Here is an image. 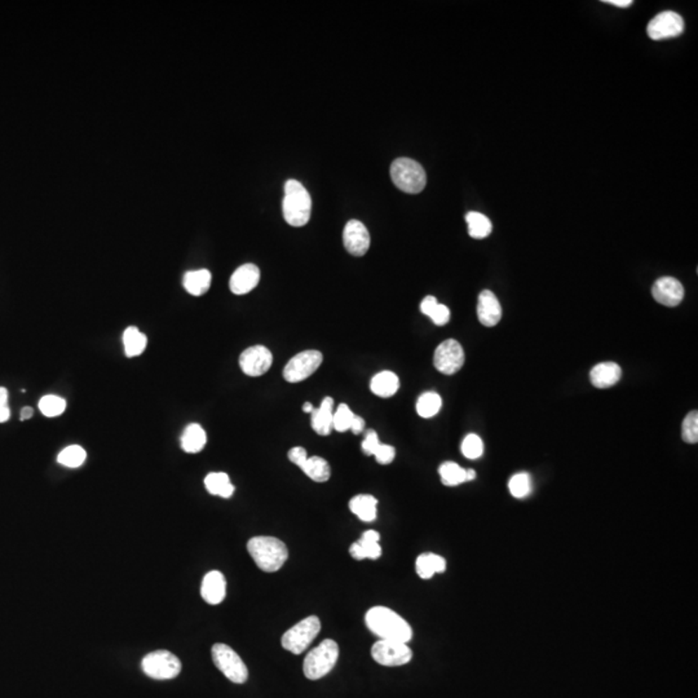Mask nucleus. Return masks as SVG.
<instances>
[{
    "label": "nucleus",
    "instance_id": "obj_45",
    "mask_svg": "<svg viewBox=\"0 0 698 698\" xmlns=\"http://www.w3.org/2000/svg\"><path fill=\"white\" fill-rule=\"evenodd\" d=\"M605 3L608 4H612V6H616V7H619V8H627L633 4V0H605Z\"/></svg>",
    "mask_w": 698,
    "mask_h": 698
},
{
    "label": "nucleus",
    "instance_id": "obj_19",
    "mask_svg": "<svg viewBox=\"0 0 698 698\" xmlns=\"http://www.w3.org/2000/svg\"><path fill=\"white\" fill-rule=\"evenodd\" d=\"M379 539L380 534L378 532L366 530L362 534L361 538L351 546L349 553L356 560H363V558L377 560L382 556V547L379 546Z\"/></svg>",
    "mask_w": 698,
    "mask_h": 698
},
{
    "label": "nucleus",
    "instance_id": "obj_25",
    "mask_svg": "<svg viewBox=\"0 0 698 698\" xmlns=\"http://www.w3.org/2000/svg\"><path fill=\"white\" fill-rule=\"evenodd\" d=\"M206 443L207 436L205 429L197 423L189 424L184 429V434L181 436V448L184 452L189 454L201 452L205 448Z\"/></svg>",
    "mask_w": 698,
    "mask_h": 698
},
{
    "label": "nucleus",
    "instance_id": "obj_28",
    "mask_svg": "<svg viewBox=\"0 0 698 698\" xmlns=\"http://www.w3.org/2000/svg\"><path fill=\"white\" fill-rule=\"evenodd\" d=\"M205 486L208 493L222 498H230L234 493V486L230 483L229 476L224 472L208 474L205 478Z\"/></svg>",
    "mask_w": 698,
    "mask_h": 698
},
{
    "label": "nucleus",
    "instance_id": "obj_33",
    "mask_svg": "<svg viewBox=\"0 0 698 698\" xmlns=\"http://www.w3.org/2000/svg\"><path fill=\"white\" fill-rule=\"evenodd\" d=\"M87 458V452L79 445H70L58 454V460L60 464L69 469L81 467Z\"/></svg>",
    "mask_w": 698,
    "mask_h": 698
},
{
    "label": "nucleus",
    "instance_id": "obj_16",
    "mask_svg": "<svg viewBox=\"0 0 698 698\" xmlns=\"http://www.w3.org/2000/svg\"><path fill=\"white\" fill-rule=\"evenodd\" d=\"M260 281V271L254 264H243L231 274L230 291L236 295H245L253 291Z\"/></svg>",
    "mask_w": 698,
    "mask_h": 698
},
{
    "label": "nucleus",
    "instance_id": "obj_2",
    "mask_svg": "<svg viewBox=\"0 0 698 698\" xmlns=\"http://www.w3.org/2000/svg\"><path fill=\"white\" fill-rule=\"evenodd\" d=\"M247 550L255 564L267 573L279 570L288 558L286 544L274 537H254L247 543Z\"/></svg>",
    "mask_w": 698,
    "mask_h": 698
},
{
    "label": "nucleus",
    "instance_id": "obj_41",
    "mask_svg": "<svg viewBox=\"0 0 698 698\" xmlns=\"http://www.w3.org/2000/svg\"><path fill=\"white\" fill-rule=\"evenodd\" d=\"M379 444H380V441H379L377 432L374 429H370V431L366 432V436H365V438L362 441V450H363V452L366 455H373L374 452L377 450Z\"/></svg>",
    "mask_w": 698,
    "mask_h": 698
},
{
    "label": "nucleus",
    "instance_id": "obj_22",
    "mask_svg": "<svg viewBox=\"0 0 698 698\" xmlns=\"http://www.w3.org/2000/svg\"><path fill=\"white\" fill-rule=\"evenodd\" d=\"M400 388L398 377L392 371H382L371 379L370 389L374 394L382 398L392 397Z\"/></svg>",
    "mask_w": 698,
    "mask_h": 698
},
{
    "label": "nucleus",
    "instance_id": "obj_43",
    "mask_svg": "<svg viewBox=\"0 0 698 698\" xmlns=\"http://www.w3.org/2000/svg\"><path fill=\"white\" fill-rule=\"evenodd\" d=\"M437 304H438V302H437V299H436L435 296H426V297L423 299V302L420 303V312L423 313V314H426V316H429V313L432 312V309H434Z\"/></svg>",
    "mask_w": 698,
    "mask_h": 698
},
{
    "label": "nucleus",
    "instance_id": "obj_32",
    "mask_svg": "<svg viewBox=\"0 0 698 698\" xmlns=\"http://www.w3.org/2000/svg\"><path fill=\"white\" fill-rule=\"evenodd\" d=\"M438 474L443 484L446 486H457L466 483V469H462L459 464L454 462L443 463L438 469Z\"/></svg>",
    "mask_w": 698,
    "mask_h": 698
},
{
    "label": "nucleus",
    "instance_id": "obj_24",
    "mask_svg": "<svg viewBox=\"0 0 698 698\" xmlns=\"http://www.w3.org/2000/svg\"><path fill=\"white\" fill-rule=\"evenodd\" d=\"M415 569L420 578L429 579L437 573H444L446 570V561L444 558L436 553H422L417 558Z\"/></svg>",
    "mask_w": 698,
    "mask_h": 698
},
{
    "label": "nucleus",
    "instance_id": "obj_36",
    "mask_svg": "<svg viewBox=\"0 0 698 698\" xmlns=\"http://www.w3.org/2000/svg\"><path fill=\"white\" fill-rule=\"evenodd\" d=\"M509 493L515 498H525L532 492V480L528 474H516L509 483Z\"/></svg>",
    "mask_w": 698,
    "mask_h": 698
},
{
    "label": "nucleus",
    "instance_id": "obj_26",
    "mask_svg": "<svg viewBox=\"0 0 698 698\" xmlns=\"http://www.w3.org/2000/svg\"><path fill=\"white\" fill-rule=\"evenodd\" d=\"M213 276L207 269L190 271L184 276V288L190 295L201 296L208 291Z\"/></svg>",
    "mask_w": 698,
    "mask_h": 698
},
{
    "label": "nucleus",
    "instance_id": "obj_12",
    "mask_svg": "<svg viewBox=\"0 0 698 698\" xmlns=\"http://www.w3.org/2000/svg\"><path fill=\"white\" fill-rule=\"evenodd\" d=\"M684 32V21L678 13L666 11L649 22L647 33L652 41H664L675 38Z\"/></svg>",
    "mask_w": 698,
    "mask_h": 698
},
{
    "label": "nucleus",
    "instance_id": "obj_10",
    "mask_svg": "<svg viewBox=\"0 0 698 698\" xmlns=\"http://www.w3.org/2000/svg\"><path fill=\"white\" fill-rule=\"evenodd\" d=\"M371 656L379 665L394 667L409 664L412 658V652L405 643L379 640L373 645Z\"/></svg>",
    "mask_w": 698,
    "mask_h": 698
},
{
    "label": "nucleus",
    "instance_id": "obj_27",
    "mask_svg": "<svg viewBox=\"0 0 698 698\" xmlns=\"http://www.w3.org/2000/svg\"><path fill=\"white\" fill-rule=\"evenodd\" d=\"M299 469L304 472L307 476L309 477L316 483H325L331 476V469H330L329 462L321 458V457H309L299 466Z\"/></svg>",
    "mask_w": 698,
    "mask_h": 698
},
{
    "label": "nucleus",
    "instance_id": "obj_50",
    "mask_svg": "<svg viewBox=\"0 0 698 698\" xmlns=\"http://www.w3.org/2000/svg\"><path fill=\"white\" fill-rule=\"evenodd\" d=\"M313 410H314V408H313L312 403H305L304 405H303V411H304V412H309V414H312Z\"/></svg>",
    "mask_w": 698,
    "mask_h": 698
},
{
    "label": "nucleus",
    "instance_id": "obj_34",
    "mask_svg": "<svg viewBox=\"0 0 698 698\" xmlns=\"http://www.w3.org/2000/svg\"><path fill=\"white\" fill-rule=\"evenodd\" d=\"M65 409V400L58 397V396H55V394L44 396L39 401V410L41 411L43 415H46L48 418H55V417L61 415Z\"/></svg>",
    "mask_w": 698,
    "mask_h": 698
},
{
    "label": "nucleus",
    "instance_id": "obj_44",
    "mask_svg": "<svg viewBox=\"0 0 698 698\" xmlns=\"http://www.w3.org/2000/svg\"><path fill=\"white\" fill-rule=\"evenodd\" d=\"M351 429H352L354 435H360L362 431L365 429V420L361 417H358V415H354L352 424H351Z\"/></svg>",
    "mask_w": 698,
    "mask_h": 698
},
{
    "label": "nucleus",
    "instance_id": "obj_48",
    "mask_svg": "<svg viewBox=\"0 0 698 698\" xmlns=\"http://www.w3.org/2000/svg\"><path fill=\"white\" fill-rule=\"evenodd\" d=\"M34 410L32 408H24L21 410V420H27L33 417Z\"/></svg>",
    "mask_w": 698,
    "mask_h": 698
},
{
    "label": "nucleus",
    "instance_id": "obj_18",
    "mask_svg": "<svg viewBox=\"0 0 698 698\" xmlns=\"http://www.w3.org/2000/svg\"><path fill=\"white\" fill-rule=\"evenodd\" d=\"M201 595L206 603L211 605H217L225 599L227 581L222 572L213 570L205 575L201 586Z\"/></svg>",
    "mask_w": 698,
    "mask_h": 698
},
{
    "label": "nucleus",
    "instance_id": "obj_47",
    "mask_svg": "<svg viewBox=\"0 0 698 698\" xmlns=\"http://www.w3.org/2000/svg\"><path fill=\"white\" fill-rule=\"evenodd\" d=\"M8 405V391L4 387H0V406Z\"/></svg>",
    "mask_w": 698,
    "mask_h": 698
},
{
    "label": "nucleus",
    "instance_id": "obj_38",
    "mask_svg": "<svg viewBox=\"0 0 698 698\" xmlns=\"http://www.w3.org/2000/svg\"><path fill=\"white\" fill-rule=\"evenodd\" d=\"M683 440L688 444H697L698 441V412L690 411V414L683 420Z\"/></svg>",
    "mask_w": 698,
    "mask_h": 698
},
{
    "label": "nucleus",
    "instance_id": "obj_37",
    "mask_svg": "<svg viewBox=\"0 0 698 698\" xmlns=\"http://www.w3.org/2000/svg\"><path fill=\"white\" fill-rule=\"evenodd\" d=\"M462 452L469 459H478L484 452L483 440L475 434H469L462 443Z\"/></svg>",
    "mask_w": 698,
    "mask_h": 698
},
{
    "label": "nucleus",
    "instance_id": "obj_46",
    "mask_svg": "<svg viewBox=\"0 0 698 698\" xmlns=\"http://www.w3.org/2000/svg\"><path fill=\"white\" fill-rule=\"evenodd\" d=\"M11 417V409L7 406H0V423H6Z\"/></svg>",
    "mask_w": 698,
    "mask_h": 698
},
{
    "label": "nucleus",
    "instance_id": "obj_17",
    "mask_svg": "<svg viewBox=\"0 0 698 698\" xmlns=\"http://www.w3.org/2000/svg\"><path fill=\"white\" fill-rule=\"evenodd\" d=\"M477 316L478 321L486 328H493L499 323L502 318L501 303L490 290H484L478 295Z\"/></svg>",
    "mask_w": 698,
    "mask_h": 698
},
{
    "label": "nucleus",
    "instance_id": "obj_11",
    "mask_svg": "<svg viewBox=\"0 0 698 698\" xmlns=\"http://www.w3.org/2000/svg\"><path fill=\"white\" fill-rule=\"evenodd\" d=\"M434 365L436 369L445 375H452L458 373L464 365V351L459 342L448 339L438 345L434 356Z\"/></svg>",
    "mask_w": 698,
    "mask_h": 698
},
{
    "label": "nucleus",
    "instance_id": "obj_5",
    "mask_svg": "<svg viewBox=\"0 0 698 698\" xmlns=\"http://www.w3.org/2000/svg\"><path fill=\"white\" fill-rule=\"evenodd\" d=\"M339 658V645L333 639L322 641L317 648L312 649L304 659L305 678L318 680L335 667Z\"/></svg>",
    "mask_w": 698,
    "mask_h": 698
},
{
    "label": "nucleus",
    "instance_id": "obj_13",
    "mask_svg": "<svg viewBox=\"0 0 698 698\" xmlns=\"http://www.w3.org/2000/svg\"><path fill=\"white\" fill-rule=\"evenodd\" d=\"M273 363L271 352L264 345L247 348L239 356V366L248 377H262Z\"/></svg>",
    "mask_w": 698,
    "mask_h": 698
},
{
    "label": "nucleus",
    "instance_id": "obj_40",
    "mask_svg": "<svg viewBox=\"0 0 698 698\" xmlns=\"http://www.w3.org/2000/svg\"><path fill=\"white\" fill-rule=\"evenodd\" d=\"M428 317L434 321V323L437 325V326H444V325H446L450 321V311H449V308L446 305L438 303L432 309V312L429 313Z\"/></svg>",
    "mask_w": 698,
    "mask_h": 698
},
{
    "label": "nucleus",
    "instance_id": "obj_23",
    "mask_svg": "<svg viewBox=\"0 0 698 698\" xmlns=\"http://www.w3.org/2000/svg\"><path fill=\"white\" fill-rule=\"evenodd\" d=\"M377 506H378L377 498L369 494L356 495L349 501L351 511L365 523H371L377 518Z\"/></svg>",
    "mask_w": 698,
    "mask_h": 698
},
{
    "label": "nucleus",
    "instance_id": "obj_20",
    "mask_svg": "<svg viewBox=\"0 0 698 698\" xmlns=\"http://www.w3.org/2000/svg\"><path fill=\"white\" fill-rule=\"evenodd\" d=\"M622 377V369L616 362H603L596 365L590 373L592 386L604 389L613 387Z\"/></svg>",
    "mask_w": 698,
    "mask_h": 698
},
{
    "label": "nucleus",
    "instance_id": "obj_14",
    "mask_svg": "<svg viewBox=\"0 0 698 698\" xmlns=\"http://www.w3.org/2000/svg\"><path fill=\"white\" fill-rule=\"evenodd\" d=\"M345 250L354 256H363L370 248V233L358 220H349L343 231Z\"/></svg>",
    "mask_w": 698,
    "mask_h": 698
},
{
    "label": "nucleus",
    "instance_id": "obj_1",
    "mask_svg": "<svg viewBox=\"0 0 698 698\" xmlns=\"http://www.w3.org/2000/svg\"><path fill=\"white\" fill-rule=\"evenodd\" d=\"M365 622L370 631L380 638V640L400 641L408 644L412 638V630L403 617L392 609L374 607L365 616Z\"/></svg>",
    "mask_w": 698,
    "mask_h": 698
},
{
    "label": "nucleus",
    "instance_id": "obj_9",
    "mask_svg": "<svg viewBox=\"0 0 698 698\" xmlns=\"http://www.w3.org/2000/svg\"><path fill=\"white\" fill-rule=\"evenodd\" d=\"M322 354L308 349L294 356L283 369V378L288 383H299L313 375L322 363Z\"/></svg>",
    "mask_w": 698,
    "mask_h": 698
},
{
    "label": "nucleus",
    "instance_id": "obj_35",
    "mask_svg": "<svg viewBox=\"0 0 698 698\" xmlns=\"http://www.w3.org/2000/svg\"><path fill=\"white\" fill-rule=\"evenodd\" d=\"M354 415L356 414L349 409L348 405L340 403L337 406V410L334 411L333 429H335L337 432H347V431H349Z\"/></svg>",
    "mask_w": 698,
    "mask_h": 698
},
{
    "label": "nucleus",
    "instance_id": "obj_15",
    "mask_svg": "<svg viewBox=\"0 0 698 698\" xmlns=\"http://www.w3.org/2000/svg\"><path fill=\"white\" fill-rule=\"evenodd\" d=\"M652 295L659 304L676 307L684 299V288L679 279L661 277L652 286Z\"/></svg>",
    "mask_w": 698,
    "mask_h": 698
},
{
    "label": "nucleus",
    "instance_id": "obj_49",
    "mask_svg": "<svg viewBox=\"0 0 698 698\" xmlns=\"http://www.w3.org/2000/svg\"><path fill=\"white\" fill-rule=\"evenodd\" d=\"M476 478V472L474 469H466V483Z\"/></svg>",
    "mask_w": 698,
    "mask_h": 698
},
{
    "label": "nucleus",
    "instance_id": "obj_42",
    "mask_svg": "<svg viewBox=\"0 0 698 698\" xmlns=\"http://www.w3.org/2000/svg\"><path fill=\"white\" fill-rule=\"evenodd\" d=\"M308 458V454H307V450L304 448L302 446H295L293 448L290 452H288V459L291 460L295 466H300L305 459Z\"/></svg>",
    "mask_w": 698,
    "mask_h": 698
},
{
    "label": "nucleus",
    "instance_id": "obj_6",
    "mask_svg": "<svg viewBox=\"0 0 698 698\" xmlns=\"http://www.w3.org/2000/svg\"><path fill=\"white\" fill-rule=\"evenodd\" d=\"M320 631V618L316 616L307 617L283 633L281 644L293 655H302L312 644Z\"/></svg>",
    "mask_w": 698,
    "mask_h": 698
},
{
    "label": "nucleus",
    "instance_id": "obj_7",
    "mask_svg": "<svg viewBox=\"0 0 698 698\" xmlns=\"http://www.w3.org/2000/svg\"><path fill=\"white\" fill-rule=\"evenodd\" d=\"M141 667L152 679L170 680L180 673L181 662L168 650H156L142 658Z\"/></svg>",
    "mask_w": 698,
    "mask_h": 698
},
{
    "label": "nucleus",
    "instance_id": "obj_29",
    "mask_svg": "<svg viewBox=\"0 0 698 698\" xmlns=\"http://www.w3.org/2000/svg\"><path fill=\"white\" fill-rule=\"evenodd\" d=\"M124 354L127 357H136L145 351L148 339L135 326H130L124 330L123 334Z\"/></svg>",
    "mask_w": 698,
    "mask_h": 698
},
{
    "label": "nucleus",
    "instance_id": "obj_8",
    "mask_svg": "<svg viewBox=\"0 0 698 698\" xmlns=\"http://www.w3.org/2000/svg\"><path fill=\"white\" fill-rule=\"evenodd\" d=\"M211 653L215 666L229 679L230 682L236 684L246 683L248 670L236 650H233L227 644H215Z\"/></svg>",
    "mask_w": 698,
    "mask_h": 698
},
{
    "label": "nucleus",
    "instance_id": "obj_31",
    "mask_svg": "<svg viewBox=\"0 0 698 698\" xmlns=\"http://www.w3.org/2000/svg\"><path fill=\"white\" fill-rule=\"evenodd\" d=\"M441 406H443V400L440 394L436 392H426L418 398L417 412L422 418H432L440 411Z\"/></svg>",
    "mask_w": 698,
    "mask_h": 698
},
{
    "label": "nucleus",
    "instance_id": "obj_30",
    "mask_svg": "<svg viewBox=\"0 0 698 698\" xmlns=\"http://www.w3.org/2000/svg\"><path fill=\"white\" fill-rule=\"evenodd\" d=\"M466 222L469 224V233L472 239H484L492 233L493 225L489 217L480 213L471 211L466 215Z\"/></svg>",
    "mask_w": 698,
    "mask_h": 698
},
{
    "label": "nucleus",
    "instance_id": "obj_3",
    "mask_svg": "<svg viewBox=\"0 0 698 698\" xmlns=\"http://www.w3.org/2000/svg\"><path fill=\"white\" fill-rule=\"evenodd\" d=\"M282 210L285 220L291 227H304L309 222L312 199L300 181H286Z\"/></svg>",
    "mask_w": 698,
    "mask_h": 698
},
{
    "label": "nucleus",
    "instance_id": "obj_21",
    "mask_svg": "<svg viewBox=\"0 0 698 698\" xmlns=\"http://www.w3.org/2000/svg\"><path fill=\"white\" fill-rule=\"evenodd\" d=\"M313 431L320 436H329L333 431V418H334V400L331 397H325L321 403L318 409L312 411Z\"/></svg>",
    "mask_w": 698,
    "mask_h": 698
},
{
    "label": "nucleus",
    "instance_id": "obj_39",
    "mask_svg": "<svg viewBox=\"0 0 698 698\" xmlns=\"http://www.w3.org/2000/svg\"><path fill=\"white\" fill-rule=\"evenodd\" d=\"M373 455L375 457V459L380 464H389L394 462V457H396V449L391 445L379 444L377 450L374 452Z\"/></svg>",
    "mask_w": 698,
    "mask_h": 698
},
{
    "label": "nucleus",
    "instance_id": "obj_4",
    "mask_svg": "<svg viewBox=\"0 0 698 698\" xmlns=\"http://www.w3.org/2000/svg\"><path fill=\"white\" fill-rule=\"evenodd\" d=\"M391 177L398 189L409 194H418L427 184L424 168L410 158H397L394 161L391 166Z\"/></svg>",
    "mask_w": 698,
    "mask_h": 698
}]
</instances>
